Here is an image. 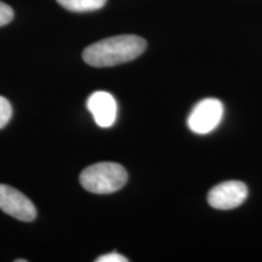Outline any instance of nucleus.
Wrapping results in <instances>:
<instances>
[{"instance_id":"obj_8","label":"nucleus","mask_w":262,"mask_h":262,"mask_svg":"<svg viewBox=\"0 0 262 262\" xmlns=\"http://www.w3.org/2000/svg\"><path fill=\"white\" fill-rule=\"evenodd\" d=\"M12 116V107L5 97L0 96V130L8 125Z\"/></svg>"},{"instance_id":"obj_2","label":"nucleus","mask_w":262,"mask_h":262,"mask_svg":"<svg viewBox=\"0 0 262 262\" xmlns=\"http://www.w3.org/2000/svg\"><path fill=\"white\" fill-rule=\"evenodd\" d=\"M127 181V172L120 164L112 162L96 163L80 173L81 186L91 193L110 194L119 191Z\"/></svg>"},{"instance_id":"obj_1","label":"nucleus","mask_w":262,"mask_h":262,"mask_svg":"<svg viewBox=\"0 0 262 262\" xmlns=\"http://www.w3.org/2000/svg\"><path fill=\"white\" fill-rule=\"evenodd\" d=\"M146 48L143 38L133 34L117 35L89 45L83 51V60L93 67H113L135 60Z\"/></svg>"},{"instance_id":"obj_9","label":"nucleus","mask_w":262,"mask_h":262,"mask_svg":"<svg viewBox=\"0 0 262 262\" xmlns=\"http://www.w3.org/2000/svg\"><path fill=\"white\" fill-rule=\"evenodd\" d=\"M12 18H14V10L5 3L0 2V27L9 25Z\"/></svg>"},{"instance_id":"obj_6","label":"nucleus","mask_w":262,"mask_h":262,"mask_svg":"<svg viewBox=\"0 0 262 262\" xmlns=\"http://www.w3.org/2000/svg\"><path fill=\"white\" fill-rule=\"evenodd\" d=\"M88 110L95 122L101 127H111L117 119L118 106L116 98L107 91H95L88 98Z\"/></svg>"},{"instance_id":"obj_4","label":"nucleus","mask_w":262,"mask_h":262,"mask_svg":"<svg viewBox=\"0 0 262 262\" xmlns=\"http://www.w3.org/2000/svg\"><path fill=\"white\" fill-rule=\"evenodd\" d=\"M0 209L25 222L33 221L37 216V209L27 196L8 185H0Z\"/></svg>"},{"instance_id":"obj_5","label":"nucleus","mask_w":262,"mask_h":262,"mask_svg":"<svg viewBox=\"0 0 262 262\" xmlns=\"http://www.w3.org/2000/svg\"><path fill=\"white\" fill-rule=\"evenodd\" d=\"M248 196V187L241 181H226L215 186L208 194L210 206L219 210H229L242 205Z\"/></svg>"},{"instance_id":"obj_3","label":"nucleus","mask_w":262,"mask_h":262,"mask_svg":"<svg viewBox=\"0 0 262 262\" xmlns=\"http://www.w3.org/2000/svg\"><path fill=\"white\" fill-rule=\"evenodd\" d=\"M224 117V104L216 98H205L198 102L189 114L187 124L193 133L209 134L214 131Z\"/></svg>"},{"instance_id":"obj_7","label":"nucleus","mask_w":262,"mask_h":262,"mask_svg":"<svg viewBox=\"0 0 262 262\" xmlns=\"http://www.w3.org/2000/svg\"><path fill=\"white\" fill-rule=\"evenodd\" d=\"M62 8L72 12H90L102 9L107 0H56Z\"/></svg>"},{"instance_id":"obj_10","label":"nucleus","mask_w":262,"mask_h":262,"mask_svg":"<svg viewBox=\"0 0 262 262\" xmlns=\"http://www.w3.org/2000/svg\"><path fill=\"white\" fill-rule=\"evenodd\" d=\"M97 262H127L129 260L123 255H119L117 253H111V254H106L96 258Z\"/></svg>"}]
</instances>
